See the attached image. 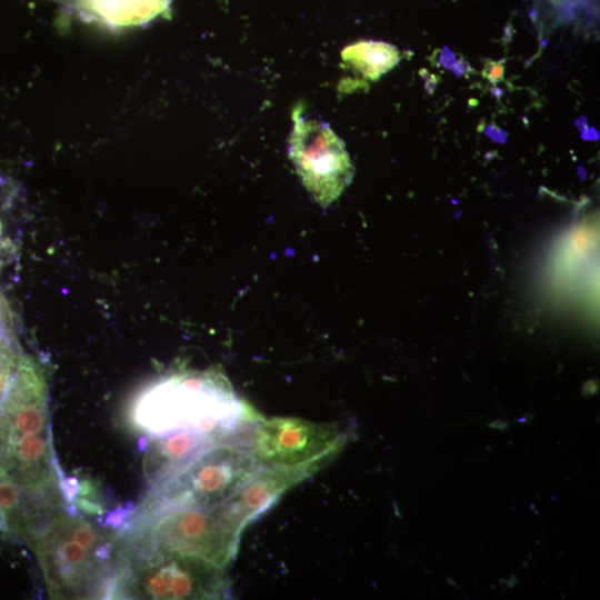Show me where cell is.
I'll list each match as a JSON object with an SVG mask.
<instances>
[{"mask_svg":"<svg viewBox=\"0 0 600 600\" xmlns=\"http://www.w3.org/2000/svg\"><path fill=\"white\" fill-rule=\"evenodd\" d=\"M118 532H107L62 504L41 518L24 543L36 556L51 599L109 598Z\"/></svg>","mask_w":600,"mask_h":600,"instance_id":"1","label":"cell"},{"mask_svg":"<svg viewBox=\"0 0 600 600\" xmlns=\"http://www.w3.org/2000/svg\"><path fill=\"white\" fill-rule=\"evenodd\" d=\"M131 419L150 438L191 430L229 440L254 418L248 414L227 378L207 370L158 379L137 397Z\"/></svg>","mask_w":600,"mask_h":600,"instance_id":"2","label":"cell"},{"mask_svg":"<svg viewBox=\"0 0 600 600\" xmlns=\"http://www.w3.org/2000/svg\"><path fill=\"white\" fill-rule=\"evenodd\" d=\"M118 531L126 547L193 557L226 569L238 552L241 531L220 504L130 513Z\"/></svg>","mask_w":600,"mask_h":600,"instance_id":"3","label":"cell"},{"mask_svg":"<svg viewBox=\"0 0 600 600\" xmlns=\"http://www.w3.org/2000/svg\"><path fill=\"white\" fill-rule=\"evenodd\" d=\"M230 593L226 568L176 553L139 550L117 539L112 599H223Z\"/></svg>","mask_w":600,"mask_h":600,"instance_id":"4","label":"cell"},{"mask_svg":"<svg viewBox=\"0 0 600 600\" xmlns=\"http://www.w3.org/2000/svg\"><path fill=\"white\" fill-rule=\"evenodd\" d=\"M263 467L239 439L202 450L149 491L131 513L146 514L170 508H210L233 497Z\"/></svg>","mask_w":600,"mask_h":600,"instance_id":"5","label":"cell"},{"mask_svg":"<svg viewBox=\"0 0 600 600\" xmlns=\"http://www.w3.org/2000/svg\"><path fill=\"white\" fill-rule=\"evenodd\" d=\"M243 431L240 440L263 468L306 463L346 442L338 424L301 418L253 419Z\"/></svg>","mask_w":600,"mask_h":600,"instance_id":"6","label":"cell"},{"mask_svg":"<svg viewBox=\"0 0 600 600\" xmlns=\"http://www.w3.org/2000/svg\"><path fill=\"white\" fill-rule=\"evenodd\" d=\"M290 156L303 186L323 207L333 202L352 179L353 167L343 142L323 122L298 119Z\"/></svg>","mask_w":600,"mask_h":600,"instance_id":"7","label":"cell"},{"mask_svg":"<svg viewBox=\"0 0 600 600\" xmlns=\"http://www.w3.org/2000/svg\"><path fill=\"white\" fill-rule=\"evenodd\" d=\"M341 449H332L314 460L297 466L263 468L233 497L220 504L223 513L242 532L284 492L332 461Z\"/></svg>","mask_w":600,"mask_h":600,"instance_id":"8","label":"cell"},{"mask_svg":"<svg viewBox=\"0 0 600 600\" xmlns=\"http://www.w3.org/2000/svg\"><path fill=\"white\" fill-rule=\"evenodd\" d=\"M224 441L203 432L180 430L151 437L146 446L143 474L149 487L178 471L213 443Z\"/></svg>","mask_w":600,"mask_h":600,"instance_id":"9","label":"cell"},{"mask_svg":"<svg viewBox=\"0 0 600 600\" xmlns=\"http://www.w3.org/2000/svg\"><path fill=\"white\" fill-rule=\"evenodd\" d=\"M36 519L21 490L0 466V537L23 542Z\"/></svg>","mask_w":600,"mask_h":600,"instance_id":"10","label":"cell"},{"mask_svg":"<svg viewBox=\"0 0 600 600\" xmlns=\"http://www.w3.org/2000/svg\"><path fill=\"white\" fill-rule=\"evenodd\" d=\"M82 12L113 24L148 21L163 11L170 0H73Z\"/></svg>","mask_w":600,"mask_h":600,"instance_id":"11","label":"cell"},{"mask_svg":"<svg viewBox=\"0 0 600 600\" xmlns=\"http://www.w3.org/2000/svg\"><path fill=\"white\" fill-rule=\"evenodd\" d=\"M346 59L363 74L376 79L398 63L399 52L388 43L359 42L347 49Z\"/></svg>","mask_w":600,"mask_h":600,"instance_id":"12","label":"cell"},{"mask_svg":"<svg viewBox=\"0 0 600 600\" xmlns=\"http://www.w3.org/2000/svg\"><path fill=\"white\" fill-rule=\"evenodd\" d=\"M23 354L17 336L0 328V402L13 381Z\"/></svg>","mask_w":600,"mask_h":600,"instance_id":"13","label":"cell"},{"mask_svg":"<svg viewBox=\"0 0 600 600\" xmlns=\"http://www.w3.org/2000/svg\"><path fill=\"white\" fill-rule=\"evenodd\" d=\"M0 328L11 336H17L12 311L0 290Z\"/></svg>","mask_w":600,"mask_h":600,"instance_id":"14","label":"cell"},{"mask_svg":"<svg viewBox=\"0 0 600 600\" xmlns=\"http://www.w3.org/2000/svg\"><path fill=\"white\" fill-rule=\"evenodd\" d=\"M13 246L9 237L3 234L2 223L0 221V270L12 256Z\"/></svg>","mask_w":600,"mask_h":600,"instance_id":"15","label":"cell"}]
</instances>
